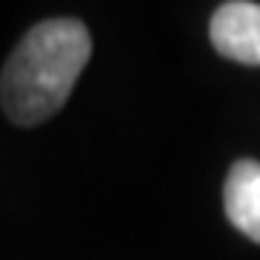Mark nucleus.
Instances as JSON below:
<instances>
[{
  "instance_id": "f257e3e1",
  "label": "nucleus",
  "mask_w": 260,
  "mask_h": 260,
  "mask_svg": "<svg viewBox=\"0 0 260 260\" xmlns=\"http://www.w3.org/2000/svg\"><path fill=\"white\" fill-rule=\"evenodd\" d=\"M93 41L81 20H44L20 38L0 75V102L15 124L32 127L67 104Z\"/></svg>"
},
{
  "instance_id": "f03ea898",
  "label": "nucleus",
  "mask_w": 260,
  "mask_h": 260,
  "mask_svg": "<svg viewBox=\"0 0 260 260\" xmlns=\"http://www.w3.org/2000/svg\"><path fill=\"white\" fill-rule=\"evenodd\" d=\"M211 44L223 58L260 67V3H223L211 18Z\"/></svg>"
},
{
  "instance_id": "7ed1b4c3",
  "label": "nucleus",
  "mask_w": 260,
  "mask_h": 260,
  "mask_svg": "<svg viewBox=\"0 0 260 260\" xmlns=\"http://www.w3.org/2000/svg\"><path fill=\"white\" fill-rule=\"evenodd\" d=\"M225 217L237 232L260 243V162L240 159L234 162L223 188Z\"/></svg>"
}]
</instances>
